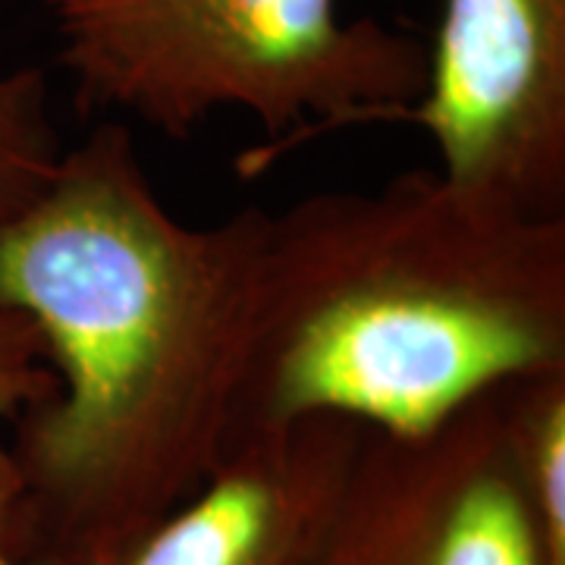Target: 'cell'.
<instances>
[{
  "mask_svg": "<svg viewBox=\"0 0 565 565\" xmlns=\"http://www.w3.org/2000/svg\"><path fill=\"white\" fill-rule=\"evenodd\" d=\"M270 211L195 226L161 202L132 132L98 122L0 226V308L39 330L54 390L3 444V541L29 563L107 565L236 444Z\"/></svg>",
  "mask_w": 565,
  "mask_h": 565,
  "instance_id": "6da1fadb",
  "label": "cell"
},
{
  "mask_svg": "<svg viewBox=\"0 0 565 565\" xmlns=\"http://www.w3.org/2000/svg\"><path fill=\"white\" fill-rule=\"evenodd\" d=\"M546 371H565V217L408 170L270 214L236 440L305 418L418 437Z\"/></svg>",
  "mask_w": 565,
  "mask_h": 565,
  "instance_id": "7a4b0ae2",
  "label": "cell"
},
{
  "mask_svg": "<svg viewBox=\"0 0 565 565\" xmlns=\"http://www.w3.org/2000/svg\"><path fill=\"white\" fill-rule=\"evenodd\" d=\"M88 114L192 136L221 110L264 141L239 158L262 173L305 141L399 122L424 88L427 51L405 29L343 17L340 0H35Z\"/></svg>",
  "mask_w": 565,
  "mask_h": 565,
  "instance_id": "3957f363",
  "label": "cell"
},
{
  "mask_svg": "<svg viewBox=\"0 0 565 565\" xmlns=\"http://www.w3.org/2000/svg\"><path fill=\"white\" fill-rule=\"evenodd\" d=\"M424 88L399 122L424 129L462 192L525 217H565V0H444Z\"/></svg>",
  "mask_w": 565,
  "mask_h": 565,
  "instance_id": "277c9868",
  "label": "cell"
},
{
  "mask_svg": "<svg viewBox=\"0 0 565 565\" xmlns=\"http://www.w3.org/2000/svg\"><path fill=\"white\" fill-rule=\"evenodd\" d=\"M500 390L430 434L364 430L305 565H541L505 456Z\"/></svg>",
  "mask_w": 565,
  "mask_h": 565,
  "instance_id": "5b68a950",
  "label": "cell"
},
{
  "mask_svg": "<svg viewBox=\"0 0 565 565\" xmlns=\"http://www.w3.org/2000/svg\"><path fill=\"white\" fill-rule=\"evenodd\" d=\"M362 437L343 418L239 437L185 503L107 565H305Z\"/></svg>",
  "mask_w": 565,
  "mask_h": 565,
  "instance_id": "8992f818",
  "label": "cell"
},
{
  "mask_svg": "<svg viewBox=\"0 0 565 565\" xmlns=\"http://www.w3.org/2000/svg\"><path fill=\"white\" fill-rule=\"evenodd\" d=\"M500 424L541 565H565V371L505 384Z\"/></svg>",
  "mask_w": 565,
  "mask_h": 565,
  "instance_id": "52a82bcc",
  "label": "cell"
},
{
  "mask_svg": "<svg viewBox=\"0 0 565 565\" xmlns=\"http://www.w3.org/2000/svg\"><path fill=\"white\" fill-rule=\"evenodd\" d=\"M63 148L47 104V76L20 66L0 76V226L20 217L61 167Z\"/></svg>",
  "mask_w": 565,
  "mask_h": 565,
  "instance_id": "ba28073f",
  "label": "cell"
},
{
  "mask_svg": "<svg viewBox=\"0 0 565 565\" xmlns=\"http://www.w3.org/2000/svg\"><path fill=\"white\" fill-rule=\"evenodd\" d=\"M51 390L54 371L44 359L39 330L17 311L0 308V422H13Z\"/></svg>",
  "mask_w": 565,
  "mask_h": 565,
  "instance_id": "9c48e42d",
  "label": "cell"
},
{
  "mask_svg": "<svg viewBox=\"0 0 565 565\" xmlns=\"http://www.w3.org/2000/svg\"><path fill=\"white\" fill-rule=\"evenodd\" d=\"M13 490H17V475H13V465H10L7 449L0 444V565H39L29 563V559H20V556L7 546V541H3V509L10 503Z\"/></svg>",
  "mask_w": 565,
  "mask_h": 565,
  "instance_id": "30bf717a",
  "label": "cell"
}]
</instances>
